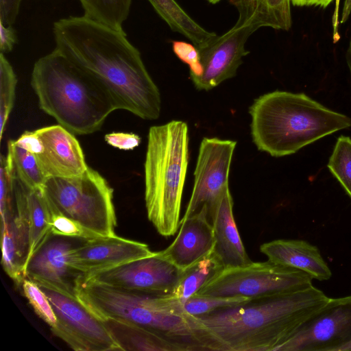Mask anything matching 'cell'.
I'll use <instances>...</instances> for the list:
<instances>
[{
  "instance_id": "6da1fadb",
  "label": "cell",
  "mask_w": 351,
  "mask_h": 351,
  "mask_svg": "<svg viewBox=\"0 0 351 351\" xmlns=\"http://www.w3.org/2000/svg\"><path fill=\"white\" fill-rule=\"evenodd\" d=\"M53 33L54 49L101 82L118 110L145 120L159 117V89L124 31L82 16L56 21Z\"/></svg>"
},
{
  "instance_id": "f546056e",
  "label": "cell",
  "mask_w": 351,
  "mask_h": 351,
  "mask_svg": "<svg viewBox=\"0 0 351 351\" xmlns=\"http://www.w3.org/2000/svg\"><path fill=\"white\" fill-rule=\"evenodd\" d=\"M25 297L38 317L50 328L56 323V317L46 293L34 280L25 278L21 285Z\"/></svg>"
},
{
  "instance_id": "f35d334b",
  "label": "cell",
  "mask_w": 351,
  "mask_h": 351,
  "mask_svg": "<svg viewBox=\"0 0 351 351\" xmlns=\"http://www.w3.org/2000/svg\"><path fill=\"white\" fill-rule=\"evenodd\" d=\"M351 13V0H345L341 14L340 23L346 22Z\"/></svg>"
},
{
  "instance_id": "836d02e7",
  "label": "cell",
  "mask_w": 351,
  "mask_h": 351,
  "mask_svg": "<svg viewBox=\"0 0 351 351\" xmlns=\"http://www.w3.org/2000/svg\"><path fill=\"white\" fill-rule=\"evenodd\" d=\"M172 48L176 56L189 66L190 77L201 75L202 67L200 56L198 49L193 44L175 40L172 42Z\"/></svg>"
},
{
  "instance_id": "d6986e66",
  "label": "cell",
  "mask_w": 351,
  "mask_h": 351,
  "mask_svg": "<svg viewBox=\"0 0 351 351\" xmlns=\"http://www.w3.org/2000/svg\"><path fill=\"white\" fill-rule=\"evenodd\" d=\"M260 250L269 261L302 271L313 279L327 280L332 276L318 248L307 241L277 239L262 244Z\"/></svg>"
},
{
  "instance_id": "5b68a950",
  "label": "cell",
  "mask_w": 351,
  "mask_h": 351,
  "mask_svg": "<svg viewBox=\"0 0 351 351\" xmlns=\"http://www.w3.org/2000/svg\"><path fill=\"white\" fill-rule=\"evenodd\" d=\"M77 297L101 319L135 324L183 346L205 350L198 324L183 304L167 295L116 289L79 280Z\"/></svg>"
},
{
  "instance_id": "8d00e7d4",
  "label": "cell",
  "mask_w": 351,
  "mask_h": 351,
  "mask_svg": "<svg viewBox=\"0 0 351 351\" xmlns=\"http://www.w3.org/2000/svg\"><path fill=\"white\" fill-rule=\"evenodd\" d=\"M16 42V36L11 25L5 26L0 22V51L2 53L12 51Z\"/></svg>"
},
{
  "instance_id": "4316f807",
  "label": "cell",
  "mask_w": 351,
  "mask_h": 351,
  "mask_svg": "<svg viewBox=\"0 0 351 351\" xmlns=\"http://www.w3.org/2000/svg\"><path fill=\"white\" fill-rule=\"evenodd\" d=\"M17 84L14 69L3 53H0V139L14 107Z\"/></svg>"
},
{
  "instance_id": "7a4b0ae2",
  "label": "cell",
  "mask_w": 351,
  "mask_h": 351,
  "mask_svg": "<svg viewBox=\"0 0 351 351\" xmlns=\"http://www.w3.org/2000/svg\"><path fill=\"white\" fill-rule=\"evenodd\" d=\"M329 300L312 286L194 317L206 350L276 351Z\"/></svg>"
},
{
  "instance_id": "7c38bea8",
  "label": "cell",
  "mask_w": 351,
  "mask_h": 351,
  "mask_svg": "<svg viewBox=\"0 0 351 351\" xmlns=\"http://www.w3.org/2000/svg\"><path fill=\"white\" fill-rule=\"evenodd\" d=\"M237 141L232 140L203 138L194 171L191 196L182 219L206 207L210 220L221 194L229 185L230 169Z\"/></svg>"
},
{
  "instance_id": "e0dca14e",
  "label": "cell",
  "mask_w": 351,
  "mask_h": 351,
  "mask_svg": "<svg viewBox=\"0 0 351 351\" xmlns=\"http://www.w3.org/2000/svg\"><path fill=\"white\" fill-rule=\"evenodd\" d=\"M180 225L174 241L160 253L182 271L213 251L215 237L206 207L182 219Z\"/></svg>"
},
{
  "instance_id": "60d3db41",
  "label": "cell",
  "mask_w": 351,
  "mask_h": 351,
  "mask_svg": "<svg viewBox=\"0 0 351 351\" xmlns=\"http://www.w3.org/2000/svg\"><path fill=\"white\" fill-rule=\"evenodd\" d=\"M339 351H351V342L341 348Z\"/></svg>"
},
{
  "instance_id": "e575fe53",
  "label": "cell",
  "mask_w": 351,
  "mask_h": 351,
  "mask_svg": "<svg viewBox=\"0 0 351 351\" xmlns=\"http://www.w3.org/2000/svg\"><path fill=\"white\" fill-rule=\"evenodd\" d=\"M105 141L110 146L125 151L137 147L141 138L136 134L128 132H110L104 136Z\"/></svg>"
},
{
  "instance_id": "2e32d148",
  "label": "cell",
  "mask_w": 351,
  "mask_h": 351,
  "mask_svg": "<svg viewBox=\"0 0 351 351\" xmlns=\"http://www.w3.org/2000/svg\"><path fill=\"white\" fill-rule=\"evenodd\" d=\"M35 132L40 141L39 152L36 155L47 178H72L86 171L88 166L74 134L59 124Z\"/></svg>"
},
{
  "instance_id": "ffe728a7",
  "label": "cell",
  "mask_w": 351,
  "mask_h": 351,
  "mask_svg": "<svg viewBox=\"0 0 351 351\" xmlns=\"http://www.w3.org/2000/svg\"><path fill=\"white\" fill-rule=\"evenodd\" d=\"M1 264L16 284L21 285L30 256L29 226L23 206H17L15 215L1 223Z\"/></svg>"
},
{
  "instance_id": "ac0fdd59",
  "label": "cell",
  "mask_w": 351,
  "mask_h": 351,
  "mask_svg": "<svg viewBox=\"0 0 351 351\" xmlns=\"http://www.w3.org/2000/svg\"><path fill=\"white\" fill-rule=\"evenodd\" d=\"M215 245L213 252L224 268L241 267L252 261L239 233L233 215V199L229 185L221 194L210 217Z\"/></svg>"
},
{
  "instance_id": "1f68e13d",
  "label": "cell",
  "mask_w": 351,
  "mask_h": 351,
  "mask_svg": "<svg viewBox=\"0 0 351 351\" xmlns=\"http://www.w3.org/2000/svg\"><path fill=\"white\" fill-rule=\"evenodd\" d=\"M51 233L82 240L95 238L99 235L82 226L80 223L62 215L53 213Z\"/></svg>"
},
{
  "instance_id": "9c48e42d",
  "label": "cell",
  "mask_w": 351,
  "mask_h": 351,
  "mask_svg": "<svg viewBox=\"0 0 351 351\" xmlns=\"http://www.w3.org/2000/svg\"><path fill=\"white\" fill-rule=\"evenodd\" d=\"M37 284L46 293L56 315V323L50 328L54 335L76 351L121 350L103 321L77 296L45 283Z\"/></svg>"
},
{
  "instance_id": "74e56055",
  "label": "cell",
  "mask_w": 351,
  "mask_h": 351,
  "mask_svg": "<svg viewBox=\"0 0 351 351\" xmlns=\"http://www.w3.org/2000/svg\"><path fill=\"white\" fill-rule=\"evenodd\" d=\"M334 0H291V3L296 6L315 5L322 8H326Z\"/></svg>"
},
{
  "instance_id": "9a60e30c",
  "label": "cell",
  "mask_w": 351,
  "mask_h": 351,
  "mask_svg": "<svg viewBox=\"0 0 351 351\" xmlns=\"http://www.w3.org/2000/svg\"><path fill=\"white\" fill-rule=\"evenodd\" d=\"M154 253L143 243L114 235L82 240L70 252L71 266L82 276L105 270Z\"/></svg>"
},
{
  "instance_id": "d590c367",
  "label": "cell",
  "mask_w": 351,
  "mask_h": 351,
  "mask_svg": "<svg viewBox=\"0 0 351 351\" xmlns=\"http://www.w3.org/2000/svg\"><path fill=\"white\" fill-rule=\"evenodd\" d=\"M21 0H0V22L12 25L16 20Z\"/></svg>"
},
{
  "instance_id": "484cf974",
  "label": "cell",
  "mask_w": 351,
  "mask_h": 351,
  "mask_svg": "<svg viewBox=\"0 0 351 351\" xmlns=\"http://www.w3.org/2000/svg\"><path fill=\"white\" fill-rule=\"evenodd\" d=\"M84 16L119 31L127 19L132 0H79Z\"/></svg>"
},
{
  "instance_id": "30bf717a",
  "label": "cell",
  "mask_w": 351,
  "mask_h": 351,
  "mask_svg": "<svg viewBox=\"0 0 351 351\" xmlns=\"http://www.w3.org/2000/svg\"><path fill=\"white\" fill-rule=\"evenodd\" d=\"M351 342V295L330 298L276 351H339Z\"/></svg>"
},
{
  "instance_id": "4dcf8cb0",
  "label": "cell",
  "mask_w": 351,
  "mask_h": 351,
  "mask_svg": "<svg viewBox=\"0 0 351 351\" xmlns=\"http://www.w3.org/2000/svg\"><path fill=\"white\" fill-rule=\"evenodd\" d=\"M268 27L288 31L291 27V0H258Z\"/></svg>"
},
{
  "instance_id": "8992f818",
  "label": "cell",
  "mask_w": 351,
  "mask_h": 351,
  "mask_svg": "<svg viewBox=\"0 0 351 351\" xmlns=\"http://www.w3.org/2000/svg\"><path fill=\"white\" fill-rule=\"evenodd\" d=\"M189 128L182 121L152 126L144 162L145 202L148 219L163 237L180 226L189 164Z\"/></svg>"
},
{
  "instance_id": "3957f363",
  "label": "cell",
  "mask_w": 351,
  "mask_h": 351,
  "mask_svg": "<svg viewBox=\"0 0 351 351\" xmlns=\"http://www.w3.org/2000/svg\"><path fill=\"white\" fill-rule=\"evenodd\" d=\"M31 86L39 108L74 134L99 130L118 110L101 82L56 49L35 62Z\"/></svg>"
},
{
  "instance_id": "ba28073f",
  "label": "cell",
  "mask_w": 351,
  "mask_h": 351,
  "mask_svg": "<svg viewBox=\"0 0 351 351\" xmlns=\"http://www.w3.org/2000/svg\"><path fill=\"white\" fill-rule=\"evenodd\" d=\"M308 274L269 260L224 268L195 294L258 299L313 286Z\"/></svg>"
},
{
  "instance_id": "d6a6232c",
  "label": "cell",
  "mask_w": 351,
  "mask_h": 351,
  "mask_svg": "<svg viewBox=\"0 0 351 351\" xmlns=\"http://www.w3.org/2000/svg\"><path fill=\"white\" fill-rule=\"evenodd\" d=\"M239 12L237 26L268 27L258 0H229Z\"/></svg>"
},
{
  "instance_id": "5bb4252c",
  "label": "cell",
  "mask_w": 351,
  "mask_h": 351,
  "mask_svg": "<svg viewBox=\"0 0 351 351\" xmlns=\"http://www.w3.org/2000/svg\"><path fill=\"white\" fill-rule=\"evenodd\" d=\"M82 241L51 233L29 258L25 278L77 296L82 274L71 266L69 258L71 251Z\"/></svg>"
},
{
  "instance_id": "83f0119b",
  "label": "cell",
  "mask_w": 351,
  "mask_h": 351,
  "mask_svg": "<svg viewBox=\"0 0 351 351\" xmlns=\"http://www.w3.org/2000/svg\"><path fill=\"white\" fill-rule=\"evenodd\" d=\"M327 167L351 199V138L339 136Z\"/></svg>"
},
{
  "instance_id": "603a6c76",
  "label": "cell",
  "mask_w": 351,
  "mask_h": 351,
  "mask_svg": "<svg viewBox=\"0 0 351 351\" xmlns=\"http://www.w3.org/2000/svg\"><path fill=\"white\" fill-rule=\"evenodd\" d=\"M39 148L40 141L35 130L26 131L8 143L6 156L12 164L16 177L32 189L43 187L47 179L36 158Z\"/></svg>"
},
{
  "instance_id": "52a82bcc",
  "label": "cell",
  "mask_w": 351,
  "mask_h": 351,
  "mask_svg": "<svg viewBox=\"0 0 351 351\" xmlns=\"http://www.w3.org/2000/svg\"><path fill=\"white\" fill-rule=\"evenodd\" d=\"M43 189L53 213L72 219L99 235L115 234L113 189L96 170L88 166L78 176L48 178Z\"/></svg>"
},
{
  "instance_id": "f1b7e54d",
  "label": "cell",
  "mask_w": 351,
  "mask_h": 351,
  "mask_svg": "<svg viewBox=\"0 0 351 351\" xmlns=\"http://www.w3.org/2000/svg\"><path fill=\"white\" fill-rule=\"evenodd\" d=\"M252 299L244 297H221L194 294L186 300L184 311L192 316H198L213 311L245 303Z\"/></svg>"
},
{
  "instance_id": "d4e9b609",
  "label": "cell",
  "mask_w": 351,
  "mask_h": 351,
  "mask_svg": "<svg viewBox=\"0 0 351 351\" xmlns=\"http://www.w3.org/2000/svg\"><path fill=\"white\" fill-rule=\"evenodd\" d=\"M223 269L221 262L212 251L181 271L178 282L169 295L184 304Z\"/></svg>"
},
{
  "instance_id": "8fae6325",
  "label": "cell",
  "mask_w": 351,
  "mask_h": 351,
  "mask_svg": "<svg viewBox=\"0 0 351 351\" xmlns=\"http://www.w3.org/2000/svg\"><path fill=\"white\" fill-rule=\"evenodd\" d=\"M181 270L160 252L121 265L81 276L79 280L116 289L152 294H169Z\"/></svg>"
},
{
  "instance_id": "277c9868",
  "label": "cell",
  "mask_w": 351,
  "mask_h": 351,
  "mask_svg": "<svg viewBox=\"0 0 351 351\" xmlns=\"http://www.w3.org/2000/svg\"><path fill=\"white\" fill-rule=\"evenodd\" d=\"M251 135L261 152L274 157L293 154L302 147L351 126V119L307 95L275 90L250 106Z\"/></svg>"
},
{
  "instance_id": "44dd1931",
  "label": "cell",
  "mask_w": 351,
  "mask_h": 351,
  "mask_svg": "<svg viewBox=\"0 0 351 351\" xmlns=\"http://www.w3.org/2000/svg\"><path fill=\"white\" fill-rule=\"evenodd\" d=\"M15 197L26 214L30 240V256L51 233L53 212L43 187L32 189L15 176ZM29 256V258H30Z\"/></svg>"
},
{
  "instance_id": "4fadbf2b",
  "label": "cell",
  "mask_w": 351,
  "mask_h": 351,
  "mask_svg": "<svg viewBox=\"0 0 351 351\" xmlns=\"http://www.w3.org/2000/svg\"><path fill=\"white\" fill-rule=\"evenodd\" d=\"M257 27L252 25H234L221 36H217L198 49L202 73L191 77L199 90H210L226 80L234 77L243 63V58L249 53L245 45Z\"/></svg>"
},
{
  "instance_id": "7402d4cb",
  "label": "cell",
  "mask_w": 351,
  "mask_h": 351,
  "mask_svg": "<svg viewBox=\"0 0 351 351\" xmlns=\"http://www.w3.org/2000/svg\"><path fill=\"white\" fill-rule=\"evenodd\" d=\"M121 350L187 351L181 344L144 327L114 319H101Z\"/></svg>"
},
{
  "instance_id": "ab89813d",
  "label": "cell",
  "mask_w": 351,
  "mask_h": 351,
  "mask_svg": "<svg viewBox=\"0 0 351 351\" xmlns=\"http://www.w3.org/2000/svg\"><path fill=\"white\" fill-rule=\"evenodd\" d=\"M346 62L348 64V67L349 69V72L350 74V80H351V31H350V40L346 51Z\"/></svg>"
},
{
  "instance_id": "b9f144b4",
  "label": "cell",
  "mask_w": 351,
  "mask_h": 351,
  "mask_svg": "<svg viewBox=\"0 0 351 351\" xmlns=\"http://www.w3.org/2000/svg\"><path fill=\"white\" fill-rule=\"evenodd\" d=\"M206 1H208L210 3L215 4V3H218L219 1H220L221 0H206Z\"/></svg>"
},
{
  "instance_id": "cb8c5ba5",
  "label": "cell",
  "mask_w": 351,
  "mask_h": 351,
  "mask_svg": "<svg viewBox=\"0 0 351 351\" xmlns=\"http://www.w3.org/2000/svg\"><path fill=\"white\" fill-rule=\"evenodd\" d=\"M158 15L177 32L188 39L197 48L207 45L218 35L210 32L193 21L175 0H148Z\"/></svg>"
}]
</instances>
